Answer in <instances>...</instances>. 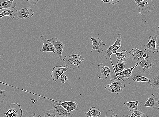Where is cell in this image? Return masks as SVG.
<instances>
[{"instance_id": "83f0119b", "label": "cell", "mask_w": 159, "mask_h": 117, "mask_svg": "<svg viewBox=\"0 0 159 117\" xmlns=\"http://www.w3.org/2000/svg\"><path fill=\"white\" fill-rule=\"evenodd\" d=\"M100 1L107 4L114 5L119 3L120 0H100Z\"/></svg>"}, {"instance_id": "d6986e66", "label": "cell", "mask_w": 159, "mask_h": 117, "mask_svg": "<svg viewBox=\"0 0 159 117\" xmlns=\"http://www.w3.org/2000/svg\"><path fill=\"white\" fill-rule=\"evenodd\" d=\"M18 10L15 7L5 9L3 12L0 13V19L5 16H9L14 19L17 14Z\"/></svg>"}, {"instance_id": "277c9868", "label": "cell", "mask_w": 159, "mask_h": 117, "mask_svg": "<svg viewBox=\"0 0 159 117\" xmlns=\"http://www.w3.org/2000/svg\"><path fill=\"white\" fill-rule=\"evenodd\" d=\"M138 6L139 13L143 15L148 12H152L155 5L152 0H134Z\"/></svg>"}, {"instance_id": "4dcf8cb0", "label": "cell", "mask_w": 159, "mask_h": 117, "mask_svg": "<svg viewBox=\"0 0 159 117\" xmlns=\"http://www.w3.org/2000/svg\"><path fill=\"white\" fill-rule=\"evenodd\" d=\"M62 84H64L68 80V78L66 75L62 74L60 77Z\"/></svg>"}, {"instance_id": "8fae6325", "label": "cell", "mask_w": 159, "mask_h": 117, "mask_svg": "<svg viewBox=\"0 0 159 117\" xmlns=\"http://www.w3.org/2000/svg\"><path fill=\"white\" fill-rule=\"evenodd\" d=\"M48 40L53 44L55 50L58 56L60 61L63 60L62 53L64 47V45L59 39L57 38H52Z\"/></svg>"}, {"instance_id": "ffe728a7", "label": "cell", "mask_w": 159, "mask_h": 117, "mask_svg": "<svg viewBox=\"0 0 159 117\" xmlns=\"http://www.w3.org/2000/svg\"><path fill=\"white\" fill-rule=\"evenodd\" d=\"M152 78V81L150 85L153 89L157 90L159 89V71H154Z\"/></svg>"}, {"instance_id": "e575fe53", "label": "cell", "mask_w": 159, "mask_h": 117, "mask_svg": "<svg viewBox=\"0 0 159 117\" xmlns=\"http://www.w3.org/2000/svg\"><path fill=\"white\" fill-rule=\"evenodd\" d=\"M157 44V46L158 47H159V41H158V42H157V43L156 44Z\"/></svg>"}, {"instance_id": "7402d4cb", "label": "cell", "mask_w": 159, "mask_h": 117, "mask_svg": "<svg viewBox=\"0 0 159 117\" xmlns=\"http://www.w3.org/2000/svg\"><path fill=\"white\" fill-rule=\"evenodd\" d=\"M116 55L117 58L122 62H126L130 58V54L126 50H123L119 52H116Z\"/></svg>"}, {"instance_id": "d4e9b609", "label": "cell", "mask_w": 159, "mask_h": 117, "mask_svg": "<svg viewBox=\"0 0 159 117\" xmlns=\"http://www.w3.org/2000/svg\"><path fill=\"white\" fill-rule=\"evenodd\" d=\"M85 115L87 117H98L101 115V112L99 109H97L95 107L90 108L89 110L84 113Z\"/></svg>"}, {"instance_id": "44dd1931", "label": "cell", "mask_w": 159, "mask_h": 117, "mask_svg": "<svg viewBox=\"0 0 159 117\" xmlns=\"http://www.w3.org/2000/svg\"><path fill=\"white\" fill-rule=\"evenodd\" d=\"M139 101H132L130 102L127 101L123 103L124 106L125 107L127 111L129 112H131L137 110Z\"/></svg>"}, {"instance_id": "cb8c5ba5", "label": "cell", "mask_w": 159, "mask_h": 117, "mask_svg": "<svg viewBox=\"0 0 159 117\" xmlns=\"http://www.w3.org/2000/svg\"><path fill=\"white\" fill-rule=\"evenodd\" d=\"M17 2L14 0H9L5 2H0V10L15 7Z\"/></svg>"}, {"instance_id": "9a60e30c", "label": "cell", "mask_w": 159, "mask_h": 117, "mask_svg": "<svg viewBox=\"0 0 159 117\" xmlns=\"http://www.w3.org/2000/svg\"><path fill=\"white\" fill-rule=\"evenodd\" d=\"M90 38L92 40L93 47L91 52L94 50H97L99 54H101L103 52L104 48L107 46V45L103 43V41L99 38L90 37Z\"/></svg>"}, {"instance_id": "f546056e", "label": "cell", "mask_w": 159, "mask_h": 117, "mask_svg": "<svg viewBox=\"0 0 159 117\" xmlns=\"http://www.w3.org/2000/svg\"><path fill=\"white\" fill-rule=\"evenodd\" d=\"M118 116L116 115H115L113 111L111 110H108L106 113V117H117Z\"/></svg>"}, {"instance_id": "30bf717a", "label": "cell", "mask_w": 159, "mask_h": 117, "mask_svg": "<svg viewBox=\"0 0 159 117\" xmlns=\"http://www.w3.org/2000/svg\"><path fill=\"white\" fill-rule=\"evenodd\" d=\"M68 68L64 65L56 66L51 71V77L52 80L58 82L59 79L61 75L68 70Z\"/></svg>"}, {"instance_id": "9c48e42d", "label": "cell", "mask_w": 159, "mask_h": 117, "mask_svg": "<svg viewBox=\"0 0 159 117\" xmlns=\"http://www.w3.org/2000/svg\"><path fill=\"white\" fill-rule=\"evenodd\" d=\"M111 72L108 67L104 63H100L98 65L97 76L100 79L105 80L109 77Z\"/></svg>"}, {"instance_id": "1f68e13d", "label": "cell", "mask_w": 159, "mask_h": 117, "mask_svg": "<svg viewBox=\"0 0 159 117\" xmlns=\"http://www.w3.org/2000/svg\"><path fill=\"white\" fill-rule=\"evenodd\" d=\"M44 116L45 117H54L53 115L52 114V109L49 110L45 111L44 112Z\"/></svg>"}, {"instance_id": "8992f818", "label": "cell", "mask_w": 159, "mask_h": 117, "mask_svg": "<svg viewBox=\"0 0 159 117\" xmlns=\"http://www.w3.org/2000/svg\"><path fill=\"white\" fill-rule=\"evenodd\" d=\"M122 35L121 33L118 34L116 40L113 44L109 46L107 51L105 52L104 56L106 58L109 60L111 59V56L113 54H116L117 51L120 47H123L121 45L122 42Z\"/></svg>"}, {"instance_id": "e0dca14e", "label": "cell", "mask_w": 159, "mask_h": 117, "mask_svg": "<svg viewBox=\"0 0 159 117\" xmlns=\"http://www.w3.org/2000/svg\"><path fill=\"white\" fill-rule=\"evenodd\" d=\"M60 103L62 106L68 111L71 112L74 110H77L79 108V105L76 102L70 101H60Z\"/></svg>"}, {"instance_id": "5bb4252c", "label": "cell", "mask_w": 159, "mask_h": 117, "mask_svg": "<svg viewBox=\"0 0 159 117\" xmlns=\"http://www.w3.org/2000/svg\"><path fill=\"white\" fill-rule=\"evenodd\" d=\"M145 53V51L140 50L136 48H132L129 52L130 55L136 64L141 62L144 59L143 56Z\"/></svg>"}, {"instance_id": "ac0fdd59", "label": "cell", "mask_w": 159, "mask_h": 117, "mask_svg": "<svg viewBox=\"0 0 159 117\" xmlns=\"http://www.w3.org/2000/svg\"><path fill=\"white\" fill-rule=\"evenodd\" d=\"M144 106L156 109H159V105L158 102L157 98L154 94L152 95L145 102Z\"/></svg>"}, {"instance_id": "3957f363", "label": "cell", "mask_w": 159, "mask_h": 117, "mask_svg": "<svg viewBox=\"0 0 159 117\" xmlns=\"http://www.w3.org/2000/svg\"><path fill=\"white\" fill-rule=\"evenodd\" d=\"M141 62L137 64V65L133 67L124 70L119 73H115L111 71L109 78L111 81H115L116 79L120 80L121 79L123 81L125 82L129 79L132 76V71L135 67L138 66Z\"/></svg>"}, {"instance_id": "7a4b0ae2", "label": "cell", "mask_w": 159, "mask_h": 117, "mask_svg": "<svg viewBox=\"0 0 159 117\" xmlns=\"http://www.w3.org/2000/svg\"><path fill=\"white\" fill-rule=\"evenodd\" d=\"M63 61L65 63L68 68L73 69H77L79 66L81 65L82 61L85 59L77 52H74L70 56H65L63 59Z\"/></svg>"}, {"instance_id": "52a82bcc", "label": "cell", "mask_w": 159, "mask_h": 117, "mask_svg": "<svg viewBox=\"0 0 159 117\" xmlns=\"http://www.w3.org/2000/svg\"><path fill=\"white\" fill-rule=\"evenodd\" d=\"M4 114L7 117H21L23 113L19 104L12 103L9 105L8 111L4 113Z\"/></svg>"}, {"instance_id": "2e32d148", "label": "cell", "mask_w": 159, "mask_h": 117, "mask_svg": "<svg viewBox=\"0 0 159 117\" xmlns=\"http://www.w3.org/2000/svg\"><path fill=\"white\" fill-rule=\"evenodd\" d=\"M40 38L43 41V47L40 50V52H52L55 54V48L53 44L47 39L44 36H40Z\"/></svg>"}, {"instance_id": "f1b7e54d", "label": "cell", "mask_w": 159, "mask_h": 117, "mask_svg": "<svg viewBox=\"0 0 159 117\" xmlns=\"http://www.w3.org/2000/svg\"><path fill=\"white\" fill-rule=\"evenodd\" d=\"M6 91L5 90H0V103L4 102L6 96Z\"/></svg>"}, {"instance_id": "d590c367", "label": "cell", "mask_w": 159, "mask_h": 117, "mask_svg": "<svg viewBox=\"0 0 159 117\" xmlns=\"http://www.w3.org/2000/svg\"><path fill=\"white\" fill-rule=\"evenodd\" d=\"M158 102L159 104V100H158Z\"/></svg>"}, {"instance_id": "6da1fadb", "label": "cell", "mask_w": 159, "mask_h": 117, "mask_svg": "<svg viewBox=\"0 0 159 117\" xmlns=\"http://www.w3.org/2000/svg\"><path fill=\"white\" fill-rule=\"evenodd\" d=\"M157 63V60L151 58L147 55V57L138 66V73L147 75L152 74L156 69Z\"/></svg>"}, {"instance_id": "d6a6232c", "label": "cell", "mask_w": 159, "mask_h": 117, "mask_svg": "<svg viewBox=\"0 0 159 117\" xmlns=\"http://www.w3.org/2000/svg\"><path fill=\"white\" fill-rule=\"evenodd\" d=\"M40 0H27L28 2L31 5L36 4Z\"/></svg>"}, {"instance_id": "ba28073f", "label": "cell", "mask_w": 159, "mask_h": 117, "mask_svg": "<svg viewBox=\"0 0 159 117\" xmlns=\"http://www.w3.org/2000/svg\"><path fill=\"white\" fill-rule=\"evenodd\" d=\"M125 86V83L116 81L107 84L105 86V88L109 92L120 95L123 92Z\"/></svg>"}, {"instance_id": "484cf974", "label": "cell", "mask_w": 159, "mask_h": 117, "mask_svg": "<svg viewBox=\"0 0 159 117\" xmlns=\"http://www.w3.org/2000/svg\"><path fill=\"white\" fill-rule=\"evenodd\" d=\"M132 80L138 82H147L150 83L151 82L150 79L141 76L135 75L132 78Z\"/></svg>"}, {"instance_id": "4316f807", "label": "cell", "mask_w": 159, "mask_h": 117, "mask_svg": "<svg viewBox=\"0 0 159 117\" xmlns=\"http://www.w3.org/2000/svg\"><path fill=\"white\" fill-rule=\"evenodd\" d=\"M146 114L143 113L141 111L138 110L134 111L131 114V115L129 117H148Z\"/></svg>"}, {"instance_id": "4fadbf2b", "label": "cell", "mask_w": 159, "mask_h": 117, "mask_svg": "<svg viewBox=\"0 0 159 117\" xmlns=\"http://www.w3.org/2000/svg\"><path fill=\"white\" fill-rule=\"evenodd\" d=\"M157 37V35L150 36L148 39V43L145 45L144 50L146 51L153 54L159 51L158 49L156 47Z\"/></svg>"}, {"instance_id": "603a6c76", "label": "cell", "mask_w": 159, "mask_h": 117, "mask_svg": "<svg viewBox=\"0 0 159 117\" xmlns=\"http://www.w3.org/2000/svg\"><path fill=\"white\" fill-rule=\"evenodd\" d=\"M125 68V63L121 62L118 60L115 65H113L112 71L115 73H119L124 70Z\"/></svg>"}, {"instance_id": "836d02e7", "label": "cell", "mask_w": 159, "mask_h": 117, "mask_svg": "<svg viewBox=\"0 0 159 117\" xmlns=\"http://www.w3.org/2000/svg\"><path fill=\"white\" fill-rule=\"evenodd\" d=\"M35 116V114L33 112H27L26 114L24 116L25 117H34Z\"/></svg>"}, {"instance_id": "7c38bea8", "label": "cell", "mask_w": 159, "mask_h": 117, "mask_svg": "<svg viewBox=\"0 0 159 117\" xmlns=\"http://www.w3.org/2000/svg\"><path fill=\"white\" fill-rule=\"evenodd\" d=\"M34 11L33 9L29 7H24L18 11L17 14V20L20 19L24 20L26 19L31 18L33 16Z\"/></svg>"}, {"instance_id": "5b68a950", "label": "cell", "mask_w": 159, "mask_h": 117, "mask_svg": "<svg viewBox=\"0 0 159 117\" xmlns=\"http://www.w3.org/2000/svg\"><path fill=\"white\" fill-rule=\"evenodd\" d=\"M60 101H54L52 109L53 115L55 117H72L73 114L64 109L60 103Z\"/></svg>"}]
</instances>
